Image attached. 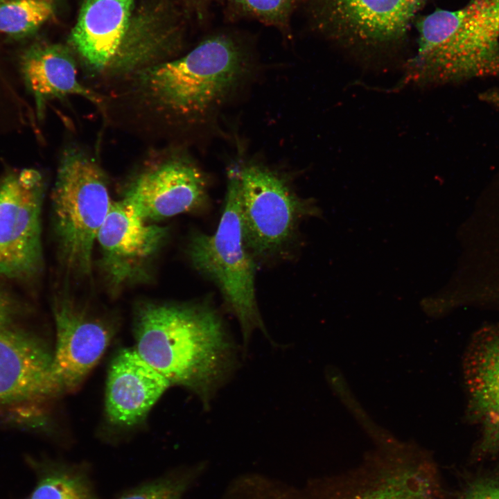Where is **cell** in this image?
I'll list each match as a JSON object with an SVG mask.
<instances>
[{"instance_id": "obj_20", "label": "cell", "mask_w": 499, "mask_h": 499, "mask_svg": "<svg viewBox=\"0 0 499 499\" xmlns=\"http://www.w3.org/2000/svg\"><path fill=\"white\" fill-rule=\"evenodd\" d=\"M200 471V466L177 469L130 488L114 499H183Z\"/></svg>"}, {"instance_id": "obj_9", "label": "cell", "mask_w": 499, "mask_h": 499, "mask_svg": "<svg viewBox=\"0 0 499 499\" xmlns=\"http://www.w3.org/2000/svg\"><path fill=\"white\" fill-rule=\"evenodd\" d=\"M331 488L325 499H441L432 462L405 445L382 449Z\"/></svg>"}, {"instance_id": "obj_8", "label": "cell", "mask_w": 499, "mask_h": 499, "mask_svg": "<svg viewBox=\"0 0 499 499\" xmlns=\"http://www.w3.org/2000/svg\"><path fill=\"white\" fill-rule=\"evenodd\" d=\"M45 181L38 170L0 177V275L26 280L43 267L42 210Z\"/></svg>"}, {"instance_id": "obj_14", "label": "cell", "mask_w": 499, "mask_h": 499, "mask_svg": "<svg viewBox=\"0 0 499 499\" xmlns=\"http://www.w3.org/2000/svg\"><path fill=\"white\" fill-rule=\"evenodd\" d=\"M62 393L53 356L38 338L9 325L0 327V406L37 405Z\"/></svg>"}, {"instance_id": "obj_18", "label": "cell", "mask_w": 499, "mask_h": 499, "mask_svg": "<svg viewBox=\"0 0 499 499\" xmlns=\"http://www.w3.org/2000/svg\"><path fill=\"white\" fill-rule=\"evenodd\" d=\"M35 484L24 499H100L85 462L31 459Z\"/></svg>"}, {"instance_id": "obj_24", "label": "cell", "mask_w": 499, "mask_h": 499, "mask_svg": "<svg viewBox=\"0 0 499 499\" xmlns=\"http://www.w3.org/2000/svg\"><path fill=\"white\" fill-rule=\"evenodd\" d=\"M216 0H186V3L199 15L204 14L209 6Z\"/></svg>"}, {"instance_id": "obj_5", "label": "cell", "mask_w": 499, "mask_h": 499, "mask_svg": "<svg viewBox=\"0 0 499 499\" xmlns=\"http://www.w3.org/2000/svg\"><path fill=\"white\" fill-rule=\"evenodd\" d=\"M186 252L194 269L220 290L240 324L244 344L254 329L265 333L256 298V265L245 242L238 191L230 175L216 231L193 233Z\"/></svg>"}, {"instance_id": "obj_22", "label": "cell", "mask_w": 499, "mask_h": 499, "mask_svg": "<svg viewBox=\"0 0 499 499\" xmlns=\"http://www.w3.org/2000/svg\"><path fill=\"white\" fill-rule=\"evenodd\" d=\"M459 499H499V476L487 475L473 480Z\"/></svg>"}, {"instance_id": "obj_1", "label": "cell", "mask_w": 499, "mask_h": 499, "mask_svg": "<svg viewBox=\"0 0 499 499\" xmlns=\"http://www.w3.org/2000/svg\"><path fill=\"white\" fill-rule=\"evenodd\" d=\"M133 331L141 357L171 385L196 394L205 407L234 365V344L206 302H141L134 309Z\"/></svg>"}, {"instance_id": "obj_21", "label": "cell", "mask_w": 499, "mask_h": 499, "mask_svg": "<svg viewBox=\"0 0 499 499\" xmlns=\"http://www.w3.org/2000/svg\"><path fill=\"white\" fill-rule=\"evenodd\" d=\"M239 13L266 25L287 30L290 19L300 0H227Z\"/></svg>"}, {"instance_id": "obj_11", "label": "cell", "mask_w": 499, "mask_h": 499, "mask_svg": "<svg viewBox=\"0 0 499 499\" xmlns=\"http://www.w3.org/2000/svg\"><path fill=\"white\" fill-rule=\"evenodd\" d=\"M168 235L166 227L144 220L122 200L112 202L96 237L111 289L116 292L148 279L151 263Z\"/></svg>"}, {"instance_id": "obj_3", "label": "cell", "mask_w": 499, "mask_h": 499, "mask_svg": "<svg viewBox=\"0 0 499 499\" xmlns=\"http://www.w3.org/2000/svg\"><path fill=\"white\" fill-rule=\"evenodd\" d=\"M408 78L421 85L499 76V0H470L419 19Z\"/></svg>"}, {"instance_id": "obj_6", "label": "cell", "mask_w": 499, "mask_h": 499, "mask_svg": "<svg viewBox=\"0 0 499 499\" xmlns=\"http://www.w3.org/2000/svg\"><path fill=\"white\" fill-rule=\"evenodd\" d=\"M228 175L238 188L244 239L254 257L282 250L299 221L314 211L283 176L260 164H240Z\"/></svg>"}, {"instance_id": "obj_10", "label": "cell", "mask_w": 499, "mask_h": 499, "mask_svg": "<svg viewBox=\"0 0 499 499\" xmlns=\"http://www.w3.org/2000/svg\"><path fill=\"white\" fill-rule=\"evenodd\" d=\"M121 200L137 215L152 222L202 207L207 200V182L188 156L167 155L141 169Z\"/></svg>"}, {"instance_id": "obj_19", "label": "cell", "mask_w": 499, "mask_h": 499, "mask_svg": "<svg viewBox=\"0 0 499 499\" xmlns=\"http://www.w3.org/2000/svg\"><path fill=\"white\" fill-rule=\"evenodd\" d=\"M56 0H0V32L24 37L52 15Z\"/></svg>"}, {"instance_id": "obj_16", "label": "cell", "mask_w": 499, "mask_h": 499, "mask_svg": "<svg viewBox=\"0 0 499 499\" xmlns=\"http://www.w3.org/2000/svg\"><path fill=\"white\" fill-rule=\"evenodd\" d=\"M464 369L469 412L482 433L479 452L494 455L499 450V326L475 335Z\"/></svg>"}, {"instance_id": "obj_13", "label": "cell", "mask_w": 499, "mask_h": 499, "mask_svg": "<svg viewBox=\"0 0 499 499\" xmlns=\"http://www.w3.org/2000/svg\"><path fill=\"white\" fill-rule=\"evenodd\" d=\"M56 331L53 369L62 392L77 391L111 344L115 326L67 294L53 305Z\"/></svg>"}, {"instance_id": "obj_4", "label": "cell", "mask_w": 499, "mask_h": 499, "mask_svg": "<svg viewBox=\"0 0 499 499\" xmlns=\"http://www.w3.org/2000/svg\"><path fill=\"white\" fill-rule=\"evenodd\" d=\"M112 202L107 178L86 150L63 152L52 193L53 228L67 271L78 277L91 272L94 245Z\"/></svg>"}, {"instance_id": "obj_12", "label": "cell", "mask_w": 499, "mask_h": 499, "mask_svg": "<svg viewBox=\"0 0 499 499\" xmlns=\"http://www.w3.org/2000/svg\"><path fill=\"white\" fill-rule=\"evenodd\" d=\"M134 0H85L71 42L89 73L133 76L139 71L127 37Z\"/></svg>"}, {"instance_id": "obj_23", "label": "cell", "mask_w": 499, "mask_h": 499, "mask_svg": "<svg viewBox=\"0 0 499 499\" xmlns=\"http://www.w3.org/2000/svg\"><path fill=\"white\" fill-rule=\"evenodd\" d=\"M13 310L11 299L0 287V327L10 324L13 316Z\"/></svg>"}, {"instance_id": "obj_15", "label": "cell", "mask_w": 499, "mask_h": 499, "mask_svg": "<svg viewBox=\"0 0 499 499\" xmlns=\"http://www.w3.org/2000/svg\"><path fill=\"white\" fill-rule=\"evenodd\" d=\"M170 386L168 380L134 348L121 349L113 357L107 372L106 421L115 430H132L144 421Z\"/></svg>"}, {"instance_id": "obj_17", "label": "cell", "mask_w": 499, "mask_h": 499, "mask_svg": "<svg viewBox=\"0 0 499 499\" xmlns=\"http://www.w3.org/2000/svg\"><path fill=\"white\" fill-rule=\"evenodd\" d=\"M19 69L28 91L42 117L46 103L70 95L100 104L101 98L78 79L76 64L67 48L60 44H35L21 55Z\"/></svg>"}, {"instance_id": "obj_2", "label": "cell", "mask_w": 499, "mask_h": 499, "mask_svg": "<svg viewBox=\"0 0 499 499\" xmlns=\"http://www.w3.org/2000/svg\"><path fill=\"white\" fill-rule=\"evenodd\" d=\"M248 51L227 34L213 35L187 54L133 76L143 100L165 116L195 123L219 108L250 71Z\"/></svg>"}, {"instance_id": "obj_7", "label": "cell", "mask_w": 499, "mask_h": 499, "mask_svg": "<svg viewBox=\"0 0 499 499\" xmlns=\"http://www.w3.org/2000/svg\"><path fill=\"white\" fill-rule=\"evenodd\" d=\"M315 27L348 47L377 51L404 41L428 0H304Z\"/></svg>"}]
</instances>
